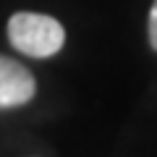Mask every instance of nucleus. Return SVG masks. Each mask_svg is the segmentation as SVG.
<instances>
[{
  "mask_svg": "<svg viewBox=\"0 0 157 157\" xmlns=\"http://www.w3.org/2000/svg\"><path fill=\"white\" fill-rule=\"evenodd\" d=\"M8 42L13 50L29 58H52L66 45V29L47 13L18 11L8 18Z\"/></svg>",
  "mask_w": 157,
  "mask_h": 157,
  "instance_id": "1",
  "label": "nucleus"
},
{
  "mask_svg": "<svg viewBox=\"0 0 157 157\" xmlns=\"http://www.w3.org/2000/svg\"><path fill=\"white\" fill-rule=\"evenodd\" d=\"M37 78L24 63L8 55H0V110L21 107L34 100Z\"/></svg>",
  "mask_w": 157,
  "mask_h": 157,
  "instance_id": "2",
  "label": "nucleus"
},
{
  "mask_svg": "<svg viewBox=\"0 0 157 157\" xmlns=\"http://www.w3.org/2000/svg\"><path fill=\"white\" fill-rule=\"evenodd\" d=\"M147 39H149V47L157 52V0L152 3L149 16H147Z\"/></svg>",
  "mask_w": 157,
  "mask_h": 157,
  "instance_id": "3",
  "label": "nucleus"
}]
</instances>
